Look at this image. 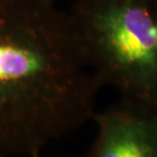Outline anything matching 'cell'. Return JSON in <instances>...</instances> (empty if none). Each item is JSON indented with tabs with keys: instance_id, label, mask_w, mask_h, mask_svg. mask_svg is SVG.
Returning <instances> with one entry per match:
<instances>
[{
	"instance_id": "cell-3",
	"label": "cell",
	"mask_w": 157,
	"mask_h": 157,
	"mask_svg": "<svg viewBox=\"0 0 157 157\" xmlns=\"http://www.w3.org/2000/svg\"><path fill=\"white\" fill-rule=\"evenodd\" d=\"M92 120L98 134L86 157H157V112L122 99Z\"/></svg>"
},
{
	"instance_id": "cell-4",
	"label": "cell",
	"mask_w": 157,
	"mask_h": 157,
	"mask_svg": "<svg viewBox=\"0 0 157 157\" xmlns=\"http://www.w3.org/2000/svg\"><path fill=\"white\" fill-rule=\"evenodd\" d=\"M40 153L41 152H35V153H33V154H31L29 157H40Z\"/></svg>"
},
{
	"instance_id": "cell-1",
	"label": "cell",
	"mask_w": 157,
	"mask_h": 157,
	"mask_svg": "<svg viewBox=\"0 0 157 157\" xmlns=\"http://www.w3.org/2000/svg\"><path fill=\"white\" fill-rule=\"evenodd\" d=\"M101 88L68 11L0 0V156H29L81 128Z\"/></svg>"
},
{
	"instance_id": "cell-5",
	"label": "cell",
	"mask_w": 157,
	"mask_h": 157,
	"mask_svg": "<svg viewBox=\"0 0 157 157\" xmlns=\"http://www.w3.org/2000/svg\"><path fill=\"white\" fill-rule=\"evenodd\" d=\"M54 1H56V2H57V1H58V0H54Z\"/></svg>"
},
{
	"instance_id": "cell-2",
	"label": "cell",
	"mask_w": 157,
	"mask_h": 157,
	"mask_svg": "<svg viewBox=\"0 0 157 157\" xmlns=\"http://www.w3.org/2000/svg\"><path fill=\"white\" fill-rule=\"evenodd\" d=\"M68 13L101 87L157 112V0H74Z\"/></svg>"
}]
</instances>
